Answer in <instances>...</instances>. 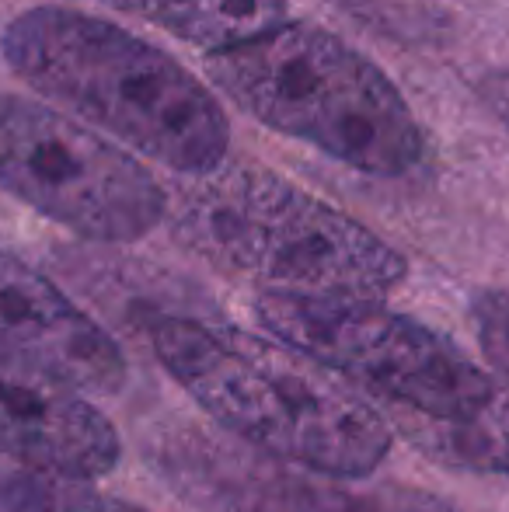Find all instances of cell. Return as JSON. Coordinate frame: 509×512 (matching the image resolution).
Returning a JSON list of instances; mask_svg holds the SVG:
<instances>
[{
    "mask_svg": "<svg viewBox=\"0 0 509 512\" xmlns=\"http://www.w3.org/2000/svg\"><path fill=\"white\" fill-rule=\"evenodd\" d=\"M154 352L168 377L248 450L325 478H367L384 464L387 418L346 377L293 345L164 317L154 324Z\"/></svg>",
    "mask_w": 509,
    "mask_h": 512,
    "instance_id": "cell-1",
    "label": "cell"
},
{
    "mask_svg": "<svg viewBox=\"0 0 509 512\" xmlns=\"http://www.w3.org/2000/svg\"><path fill=\"white\" fill-rule=\"evenodd\" d=\"M0 49L28 88L136 154L189 178L224 164L231 129L213 91L126 28L70 7H32L7 25Z\"/></svg>",
    "mask_w": 509,
    "mask_h": 512,
    "instance_id": "cell-2",
    "label": "cell"
},
{
    "mask_svg": "<svg viewBox=\"0 0 509 512\" xmlns=\"http://www.w3.org/2000/svg\"><path fill=\"white\" fill-rule=\"evenodd\" d=\"M206 77L258 122L363 175H405L426 154V133L391 77L311 21L210 53Z\"/></svg>",
    "mask_w": 509,
    "mask_h": 512,
    "instance_id": "cell-3",
    "label": "cell"
},
{
    "mask_svg": "<svg viewBox=\"0 0 509 512\" xmlns=\"http://www.w3.org/2000/svg\"><path fill=\"white\" fill-rule=\"evenodd\" d=\"M175 216L199 255L265 293L377 300L408 272L381 234L265 168L220 164L192 178Z\"/></svg>",
    "mask_w": 509,
    "mask_h": 512,
    "instance_id": "cell-4",
    "label": "cell"
},
{
    "mask_svg": "<svg viewBox=\"0 0 509 512\" xmlns=\"http://www.w3.org/2000/svg\"><path fill=\"white\" fill-rule=\"evenodd\" d=\"M255 310L279 342L374 394L394 415L468 418L499 391L450 338L377 300L262 293Z\"/></svg>",
    "mask_w": 509,
    "mask_h": 512,
    "instance_id": "cell-5",
    "label": "cell"
},
{
    "mask_svg": "<svg viewBox=\"0 0 509 512\" xmlns=\"http://www.w3.org/2000/svg\"><path fill=\"white\" fill-rule=\"evenodd\" d=\"M0 185L46 220L102 244L140 241L168 213L157 178L70 115L0 95Z\"/></svg>",
    "mask_w": 509,
    "mask_h": 512,
    "instance_id": "cell-6",
    "label": "cell"
},
{
    "mask_svg": "<svg viewBox=\"0 0 509 512\" xmlns=\"http://www.w3.org/2000/svg\"><path fill=\"white\" fill-rule=\"evenodd\" d=\"M161 457L164 474L206 512H454L433 495L408 488H346L339 478L210 439H171Z\"/></svg>",
    "mask_w": 509,
    "mask_h": 512,
    "instance_id": "cell-7",
    "label": "cell"
},
{
    "mask_svg": "<svg viewBox=\"0 0 509 512\" xmlns=\"http://www.w3.org/2000/svg\"><path fill=\"white\" fill-rule=\"evenodd\" d=\"M0 453L25 474L88 485L119 464L123 443L81 387L0 349Z\"/></svg>",
    "mask_w": 509,
    "mask_h": 512,
    "instance_id": "cell-8",
    "label": "cell"
},
{
    "mask_svg": "<svg viewBox=\"0 0 509 512\" xmlns=\"http://www.w3.org/2000/svg\"><path fill=\"white\" fill-rule=\"evenodd\" d=\"M0 349L70 380L84 394H112L126 380L116 338L60 286L0 248Z\"/></svg>",
    "mask_w": 509,
    "mask_h": 512,
    "instance_id": "cell-9",
    "label": "cell"
},
{
    "mask_svg": "<svg viewBox=\"0 0 509 512\" xmlns=\"http://www.w3.org/2000/svg\"><path fill=\"white\" fill-rule=\"evenodd\" d=\"M210 53L245 46L286 21V0H102Z\"/></svg>",
    "mask_w": 509,
    "mask_h": 512,
    "instance_id": "cell-10",
    "label": "cell"
},
{
    "mask_svg": "<svg viewBox=\"0 0 509 512\" xmlns=\"http://www.w3.org/2000/svg\"><path fill=\"white\" fill-rule=\"evenodd\" d=\"M398 432L426 457L471 474H509V387L468 418L394 415Z\"/></svg>",
    "mask_w": 509,
    "mask_h": 512,
    "instance_id": "cell-11",
    "label": "cell"
},
{
    "mask_svg": "<svg viewBox=\"0 0 509 512\" xmlns=\"http://www.w3.org/2000/svg\"><path fill=\"white\" fill-rule=\"evenodd\" d=\"M7 512H143L123 499L95 492L84 481H56L39 474H18L4 488Z\"/></svg>",
    "mask_w": 509,
    "mask_h": 512,
    "instance_id": "cell-12",
    "label": "cell"
},
{
    "mask_svg": "<svg viewBox=\"0 0 509 512\" xmlns=\"http://www.w3.org/2000/svg\"><path fill=\"white\" fill-rule=\"evenodd\" d=\"M475 328L482 338V352L492 370L503 373L509 384V293L489 290L475 300Z\"/></svg>",
    "mask_w": 509,
    "mask_h": 512,
    "instance_id": "cell-13",
    "label": "cell"
}]
</instances>
